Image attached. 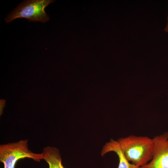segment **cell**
<instances>
[{
  "label": "cell",
  "mask_w": 168,
  "mask_h": 168,
  "mask_svg": "<svg viewBox=\"0 0 168 168\" xmlns=\"http://www.w3.org/2000/svg\"><path fill=\"white\" fill-rule=\"evenodd\" d=\"M44 159L48 164L49 168H64L62 164L59 150L50 146L44 148L42 153Z\"/></svg>",
  "instance_id": "8992f818"
},
{
  "label": "cell",
  "mask_w": 168,
  "mask_h": 168,
  "mask_svg": "<svg viewBox=\"0 0 168 168\" xmlns=\"http://www.w3.org/2000/svg\"><path fill=\"white\" fill-rule=\"evenodd\" d=\"M111 152H115L119 160L118 168H140V167L131 163L126 158L118 141L111 139L103 146L101 152L103 156Z\"/></svg>",
  "instance_id": "5b68a950"
},
{
  "label": "cell",
  "mask_w": 168,
  "mask_h": 168,
  "mask_svg": "<svg viewBox=\"0 0 168 168\" xmlns=\"http://www.w3.org/2000/svg\"><path fill=\"white\" fill-rule=\"evenodd\" d=\"M5 105V101L4 100H0V115L2 114L3 110L4 107Z\"/></svg>",
  "instance_id": "52a82bcc"
},
{
  "label": "cell",
  "mask_w": 168,
  "mask_h": 168,
  "mask_svg": "<svg viewBox=\"0 0 168 168\" xmlns=\"http://www.w3.org/2000/svg\"><path fill=\"white\" fill-rule=\"evenodd\" d=\"M152 158L140 168H168V132L154 137Z\"/></svg>",
  "instance_id": "277c9868"
},
{
  "label": "cell",
  "mask_w": 168,
  "mask_h": 168,
  "mask_svg": "<svg viewBox=\"0 0 168 168\" xmlns=\"http://www.w3.org/2000/svg\"><path fill=\"white\" fill-rule=\"evenodd\" d=\"M164 31L168 32V16L167 17V23L164 29Z\"/></svg>",
  "instance_id": "ba28073f"
},
{
  "label": "cell",
  "mask_w": 168,
  "mask_h": 168,
  "mask_svg": "<svg viewBox=\"0 0 168 168\" xmlns=\"http://www.w3.org/2000/svg\"><path fill=\"white\" fill-rule=\"evenodd\" d=\"M54 1L52 0L25 1L19 4L5 18L7 23L17 18H26L30 21L45 23L49 20L44 11L46 7Z\"/></svg>",
  "instance_id": "3957f363"
},
{
  "label": "cell",
  "mask_w": 168,
  "mask_h": 168,
  "mask_svg": "<svg viewBox=\"0 0 168 168\" xmlns=\"http://www.w3.org/2000/svg\"><path fill=\"white\" fill-rule=\"evenodd\" d=\"M27 140L9 143L0 145V161L4 168H15L17 161L27 158L39 162L43 159L42 153H35L28 148Z\"/></svg>",
  "instance_id": "7a4b0ae2"
},
{
  "label": "cell",
  "mask_w": 168,
  "mask_h": 168,
  "mask_svg": "<svg viewBox=\"0 0 168 168\" xmlns=\"http://www.w3.org/2000/svg\"><path fill=\"white\" fill-rule=\"evenodd\" d=\"M117 141L126 158L132 164L141 167L152 159L154 147L153 138L130 135Z\"/></svg>",
  "instance_id": "6da1fadb"
}]
</instances>
